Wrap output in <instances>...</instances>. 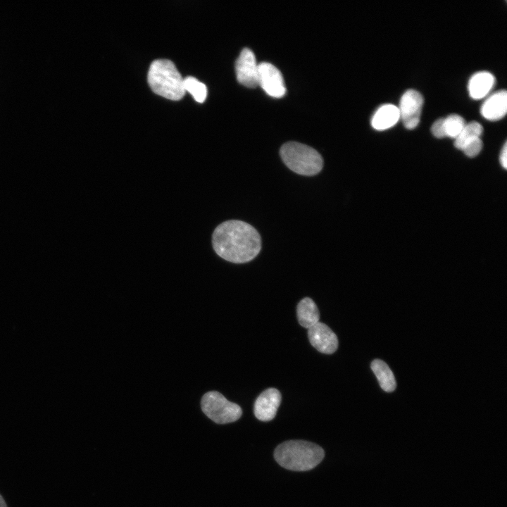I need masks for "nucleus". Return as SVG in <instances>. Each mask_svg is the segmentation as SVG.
<instances>
[{"label":"nucleus","mask_w":507,"mask_h":507,"mask_svg":"<svg viewBox=\"0 0 507 507\" xmlns=\"http://www.w3.org/2000/svg\"><path fill=\"white\" fill-rule=\"evenodd\" d=\"M297 318L299 324L309 328L319 322L320 313L315 302L308 297L301 299L296 308Z\"/></svg>","instance_id":"4468645a"},{"label":"nucleus","mask_w":507,"mask_h":507,"mask_svg":"<svg viewBox=\"0 0 507 507\" xmlns=\"http://www.w3.org/2000/svg\"><path fill=\"white\" fill-rule=\"evenodd\" d=\"M148 83L156 94L170 100H180L185 94L184 78L175 64L167 59L153 61L148 72Z\"/></svg>","instance_id":"7ed1b4c3"},{"label":"nucleus","mask_w":507,"mask_h":507,"mask_svg":"<svg viewBox=\"0 0 507 507\" xmlns=\"http://www.w3.org/2000/svg\"><path fill=\"white\" fill-rule=\"evenodd\" d=\"M495 83L494 76L487 71L473 74L468 82V92L471 98L480 99L487 96Z\"/></svg>","instance_id":"f8f14e48"},{"label":"nucleus","mask_w":507,"mask_h":507,"mask_svg":"<svg viewBox=\"0 0 507 507\" xmlns=\"http://www.w3.org/2000/svg\"><path fill=\"white\" fill-rule=\"evenodd\" d=\"M258 85L272 97L281 98L286 94L281 73L270 63L262 62L258 64Z\"/></svg>","instance_id":"0eeeda50"},{"label":"nucleus","mask_w":507,"mask_h":507,"mask_svg":"<svg viewBox=\"0 0 507 507\" xmlns=\"http://www.w3.org/2000/svg\"><path fill=\"white\" fill-rule=\"evenodd\" d=\"M0 507H7L6 502L1 494H0Z\"/></svg>","instance_id":"4be33fe9"},{"label":"nucleus","mask_w":507,"mask_h":507,"mask_svg":"<svg viewBox=\"0 0 507 507\" xmlns=\"http://www.w3.org/2000/svg\"><path fill=\"white\" fill-rule=\"evenodd\" d=\"M432 134L438 139L446 137L444 128V119L439 118L434 122L431 127Z\"/></svg>","instance_id":"aec40b11"},{"label":"nucleus","mask_w":507,"mask_h":507,"mask_svg":"<svg viewBox=\"0 0 507 507\" xmlns=\"http://www.w3.org/2000/svg\"><path fill=\"white\" fill-rule=\"evenodd\" d=\"M184 88L185 92L192 94L196 101L203 103L205 101L207 96V88L196 78L192 76L184 78Z\"/></svg>","instance_id":"f3484780"},{"label":"nucleus","mask_w":507,"mask_h":507,"mask_svg":"<svg viewBox=\"0 0 507 507\" xmlns=\"http://www.w3.org/2000/svg\"><path fill=\"white\" fill-rule=\"evenodd\" d=\"M482 148V142L480 137H475L465 143L461 150L467 156L472 158L480 154Z\"/></svg>","instance_id":"6ab92c4d"},{"label":"nucleus","mask_w":507,"mask_h":507,"mask_svg":"<svg viewBox=\"0 0 507 507\" xmlns=\"http://www.w3.org/2000/svg\"><path fill=\"white\" fill-rule=\"evenodd\" d=\"M423 101V95L415 89H408L401 96L398 109L406 128L413 130L418 125Z\"/></svg>","instance_id":"423d86ee"},{"label":"nucleus","mask_w":507,"mask_h":507,"mask_svg":"<svg viewBox=\"0 0 507 507\" xmlns=\"http://www.w3.org/2000/svg\"><path fill=\"white\" fill-rule=\"evenodd\" d=\"M236 76L242 85L254 88L258 85V64L253 51L244 49L235 63Z\"/></svg>","instance_id":"6e6552de"},{"label":"nucleus","mask_w":507,"mask_h":507,"mask_svg":"<svg viewBox=\"0 0 507 507\" xmlns=\"http://www.w3.org/2000/svg\"><path fill=\"white\" fill-rule=\"evenodd\" d=\"M201 407L204 414L218 424L234 422L242 414L239 405L228 401L216 391L208 392L203 396Z\"/></svg>","instance_id":"39448f33"},{"label":"nucleus","mask_w":507,"mask_h":507,"mask_svg":"<svg viewBox=\"0 0 507 507\" xmlns=\"http://www.w3.org/2000/svg\"><path fill=\"white\" fill-rule=\"evenodd\" d=\"M500 163L503 168H507V144L504 143L499 156Z\"/></svg>","instance_id":"412c9836"},{"label":"nucleus","mask_w":507,"mask_h":507,"mask_svg":"<svg viewBox=\"0 0 507 507\" xmlns=\"http://www.w3.org/2000/svg\"><path fill=\"white\" fill-rule=\"evenodd\" d=\"M507 111V92L500 89L491 94L482 104L481 115L487 120L495 121L503 118Z\"/></svg>","instance_id":"9b49d317"},{"label":"nucleus","mask_w":507,"mask_h":507,"mask_svg":"<svg viewBox=\"0 0 507 507\" xmlns=\"http://www.w3.org/2000/svg\"><path fill=\"white\" fill-rule=\"evenodd\" d=\"M318 445L301 440L284 442L274 452L276 461L283 468L294 471H306L318 465L324 458Z\"/></svg>","instance_id":"f03ea898"},{"label":"nucleus","mask_w":507,"mask_h":507,"mask_svg":"<svg viewBox=\"0 0 507 507\" xmlns=\"http://www.w3.org/2000/svg\"><path fill=\"white\" fill-rule=\"evenodd\" d=\"M308 337L311 345L321 353L331 354L337 349V335L327 325L320 321L308 328Z\"/></svg>","instance_id":"1a4fd4ad"},{"label":"nucleus","mask_w":507,"mask_h":507,"mask_svg":"<svg viewBox=\"0 0 507 507\" xmlns=\"http://www.w3.org/2000/svg\"><path fill=\"white\" fill-rule=\"evenodd\" d=\"M280 154L286 166L299 175H315L321 171L323 166V158L316 150L299 142L284 144Z\"/></svg>","instance_id":"20e7f679"},{"label":"nucleus","mask_w":507,"mask_h":507,"mask_svg":"<svg viewBox=\"0 0 507 507\" xmlns=\"http://www.w3.org/2000/svg\"><path fill=\"white\" fill-rule=\"evenodd\" d=\"M444 119L446 136L454 139L458 136L466 124L464 119L458 114H451Z\"/></svg>","instance_id":"a211bd4d"},{"label":"nucleus","mask_w":507,"mask_h":507,"mask_svg":"<svg viewBox=\"0 0 507 507\" xmlns=\"http://www.w3.org/2000/svg\"><path fill=\"white\" fill-rule=\"evenodd\" d=\"M215 253L222 258L234 263L253 260L261 249L258 231L250 224L238 220H230L218 225L212 235Z\"/></svg>","instance_id":"f257e3e1"},{"label":"nucleus","mask_w":507,"mask_h":507,"mask_svg":"<svg viewBox=\"0 0 507 507\" xmlns=\"http://www.w3.org/2000/svg\"><path fill=\"white\" fill-rule=\"evenodd\" d=\"M399 119L398 107L386 104L375 112L371 119V125L376 130H385L395 125Z\"/></svg>","instance_id":"ddd939ff"},{"label":"nucleus","mask_w":507,"mask_h":507,"mask_svg":"<svg viewBox=\"0 0 507 507\" xmlns=\"http://www.w3.org/2000/svg\"><path fill=\"white\" fill-rule=\"evenodd\" d=\"M281 403L280 392L275 388L264 390L254 403L255 416L261 421H270L277 413Z\"/></svg>","instance_id":"9d476101"},{"label":"nucleus","mask_w":507,"mask_h":507,"mask_svg":"<svg viewBox=\"0 0 507 507\" xmlns=\"http://www.w3.org/2000/svg\"><path fill=\"white\" fill-rule=\"evenodd\" d=\"M482 131L483 127L478 122L471 121L465 124L461 133L455 138V147L461 150L468 141L475 137H480Z\"/></svg>","instance_id":"dca6fc26"},{"label":"nucleus","mask_w":507,"mask_h":507,"mask_svg":"<svg viewBox=\"0 0 507 507\" xmlns=\"http://www.w3.org/2000/svg\"><path fill=\"white\" fill-rule=\"evenodd\" d=\"M371 369L384 391L392 392L395 390L396 380L392 370L386 363L380 359H375L371 363Z\"/></svg>","instance_id":"2eb2a0df"}]
</instances>
